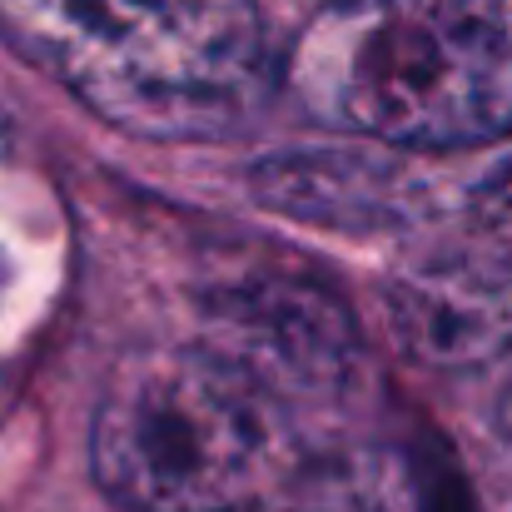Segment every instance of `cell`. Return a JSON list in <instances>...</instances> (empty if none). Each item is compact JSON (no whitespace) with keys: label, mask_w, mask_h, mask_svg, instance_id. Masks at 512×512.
<instances>
[{"label":"cell","mask_w":512,"mask_h":512,"mask_svg":"<svg viewBox=\"0 0 512 512\" xmlns=\"http://www.w3.org/2000/svg\"><path fill=\"white\" fill-rule=\"evenodd\" d=\"M294 100L398 150L512 135V0H329L289 50Z\"/></svg>","instance_id":"1"},{"label":"cell","mask_w":512,"mask_h":512,"mask_svg":"<svg viewBox=\"0 0 512 512\" xmlns=\"http://www.w3.org/2000/svg\"><path fill=\"white\" fill-rule=\"evenodd\" d=\"M0 40L145 140L234 135L264 90L259 0H0Z\"/></svg>","instance_id":"2"},{"label":"cell","mask_w":512,"mask_h":512,"mask_svg":"<svg viewBox=\"0 0 512 512\" xmlns=\"http://www.w3.org/2000/svg\"><path fill=\"white\" fill-rule=\"evenodd\" d=\"M90 468L130 512H249L294 448L274 388L224 348H130L100 383Z\"/></svg>","instance_id":"3"},{"label":"cell","mask_w":512,"mask_h":512,"mask_svg":"<svg viewBox=\"0 0 512 512\" xmlns=\"http://www.w3.org/2000/svg\"><path fill=\"white\" fill-rule=\"evenodd\" d=\"M398 343L428 368H478L512 343V269L478 254H433L388 289Z\"/></svg>","instance_id":"4"},{"label":"cell","mask_w":512,"mask_h":512,"mask_svg":"<svg viewBox=\"0 0 512 512\" xmlns=\"http://www.w3.org/2000/svg\"><path fill=\"white\" fill-rule=\"evenodd\" d=\"M304 512H418L408 473L378 453L368 458H339L314 483Z\"/></svg>","instance_id":"5"},{"label":"cell","mask_w":512,"mask_h":512,"mask_svg":"<svg viewBox=\"0 0 512 512\" xmlns=\"http://www.w3.org/2000/svg\"><path fill=\"white\" fill-rule=\"evenodd\" d=\"M498 428L512 438V378H508V388H503V403H498Z\"/></svg>","instance_id":"6"}]
</instances>
